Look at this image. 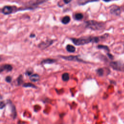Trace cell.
<instances>
[{
  "label": "cell",
  "instance_id": "cell-1",
  "mask_svg": "<svg viewBox=\"0 0 124 124\" xmlns=\"http://www.w3.org/2000/svg\"><path fill=\"white\" fill-rule=\"evenodd\" d=\"M71 40L72 41L73 43L77 46L84 45L86 44L90 43L91 42L97 43L99 41V37H83L79 38H71Z\"/></svg>",
  "mask_w": 124,
  "mask_h": 124
},
{
  "label": "cell",
  "instance_id": "cell-2",
  "mask_svg": "<svg viewBox=\"0 0 124 124\" xmlns=\"http://www.w3.org/2000/svg\"><path fill=\"white\" fill-rule=\"evenodd\" d=\"M86 27L93 31H100L105 28V24L95 20H89L85 22Z\"/></svg>",
  "mask_w": 124,
  "mask_h": 124
},
{
  "label": "cell",
  "instance_id": "cell-3",
  "mask_svg": "<svg viewBox=\"0 0 124 124\" xmlns=\"http://www.w3.org/2000/svg\"><path fill=\"white\" fill-rule=\"evenodd\" d=\"M110 66L113 69L118 71H123L124 69V64L119 62H110Z\"/></svg>",
  "mask_w": 124,
  "mask_h": 124
},
{
  "label": "cell",
  "instance_id": "cell-4",
  "mask_svg": "<svg viewBox=\"0 0 124 124\" xmlns=\"http://www.w3.org/2000/svg\"><path fill=\"white\" fill-rule=\"evenodd\" d=\"M17 8L15 6L6 5L3 7L1 12L4 15H9L12 13L13 12H16Z\"/></svg>",
  "mask_w": 124,
  "mask_h": 124
},
{
  "label": "cell",
  "instance_id": "cell-5",
  "mask_svg": "<svg viewBox=\"0 0 124 124\" xmlns=\"http://www.w3.org/2000/svg\"><path fill=\"white\" fill-rule=\"evenodd\" d=\"M61 57L64 60L71 61H75L78 62H83L82 60L80 59L77 56H61Z\"/></svg>",
  "mask_w": 124,
  "mask_h": 124
},
{
  "label": "cell",
  "instance_id": "cell-6",
  "mask_svg": "<svg viewBox=\"0 0 124 124\" xmlns=\"http://www.w3.org/2000/svg\"><path fill=\"white\" fill-rule=\"evenodd\" d=\"M110 12L112 15L116 16H119L121 14V9L119 6L117 5H112L110 7Z\"/></svg>",
  "mask_w": 124,
  "mask_h": 124
},
{
  "label": "cell",
  "instance_id": "cell-7",
  "mask_svg": "<svg viewBox=\"0 0 124 124\" xmlns=\"http://www.w3.org/2000/svg\"><path fill=\"white\" fill-rule=\"evenodd\" d=\"M53 42V40H47L45 42H42L38 45V47L42 49H44L50 46Z\"/></svg>",
  "mask_w": 124,
  "mask_h": 124
},
{
  "label": "cell",
  "instance_id": "cell-8",
  "mask_svg": "<svg viewBox=\"0 0 124 124\" xmlns=\"http://www.w3.org/2000/svg\"><path fill=\"white\" fill-rule=\"evenodd\" d=\"M12 69H13L12 66L10 64H6L4 65H2L0 66V73L2 72L4 70L7 71V72L11 71L12 70Z\"/></svg>",
  "mask_w": 124,
  "mask_h": 124
},
{
  "label": "cell",
  "instance_id": "cell-9",
  "mask_svg": "<svg viewBox=\"0 0 124 124\" xmlns=\"http://www.w3.org/2000/svg\"><path fill=\"white\" fill-rule=\"evenodd\" d=\"M39 78H40V77L37 74L31 75L30 77V80L33 82H36V81H38L39 80Z\"/></svg>",
  "mask_w": 124,
  "mask_h": 124
},
{
  "label": "cell",
  "instance_id": "cell-10",
  "mask_svg": "<svg viewBox=\"0 0 124 124\" xmlns=\"http://www.w3.org/2000/svg\"><path fill=\"white\" fill-rule=\"evenodd\" d=\"M99 0H78V2L80 5H84L87 3L93 1H96Z\"/></svg>",
  "mask_w": 124,
  "mask_h": 124
},
{
  "label": "cell",
  "instance_id": "cell-11",
  "mask_svg": "<svg viewBox=\"0 0 124 124\" xmlns=\"http://www.w3.org/2000/svg\"><path fill=\"white\" fill-rule=\"evenodd\" d=\"M56 60L54 59H45L44 60H43L41 62L43 64H46V63H48V64H50V63H53L55 62H56Z\"/></svg>",
  "mask_w": 124,
  "mask_h": 124
},
{
  "label": "cell",
  "instance_id": "cell-12",
  "mask_svg": "<svg viewBox=\"0 0 124 124\" xmlns=\"http://www.w3.org/2000/svg\"><path fill=\"white\" fill-rule=\"evenodd\" d=\"M11 104V110H12V116L13 117V119H15L16 117V109L14 105L12 104L11 102H10Z\"/></svg>",
  "mask_w": 124,
  "mask_h": 124
},
{
  "label": "cell",
  "instance_id": "cell-13",
  "mask_svg": "<svg viewBox=\"0 0 124 124\" xmlns=\"http://www.w3.org/2000/svg\"><path fill=\"white\" fill-rule=\"evenodd\" d=\"M66 49L67 51L69 52H74L76 50V48L72 45H68L66 46Z\"/></svg>",
  "mask_w": 124,
  "mask_h": 124
},
{
  "label": "cell",
  "instance_id": "cell-14",
  "mask_svg": "<svg viewBox=\"0 0 124 124\" xmlns=\"http://www.w3.org/2000/svg\"><path fill=\"white\" fill-rule=\"evenodd\" d=\"M70 17L68 16H66L64 17H63L62 20V23L64 24H68L70 22Z\"/></svg>",
  "mask_w": 124,
  "mask_h": 124
},
{
  "label": "cell",
  "instance_id": "cell-15",
  "mask_svg": "<svg viewBox=\"0 0 124 124\" xmlns=\"http://www.w3.org/2000/svg\"><path fill=\"white\" fill-rule=\"evenodd\" d=\"M83 15L81 13H77L74 16V18L76 20H81L83 18Z\"/></svg>",
  "mask_w": 124,
  "mask_h": 124
},
{
  "label": "cell",
  "instance_id": "cell-16",
  "mask_svg": "<svg viewBox=\"0 0 124 124\" xmlns=\"http://www.w3.org/2000/svg\"><path fill=\"white\" fill-rule=\"evenodd\" d=\"M62 79L64 81H68L69 79V74H68L67 73H64V74H63L62 75Z\"/></svg>",
  "mask_w": 124,
  "mask_h": 124
},
{
  "label": "cell",
  "instance_id": "cell-17",
  "mask_svg": "<svg viewBox=\"0 0 124 124\" xmlns=\"http://www.w3.org/2000/svg\"><path fill=\"white\" fill-rule=\"evenodd\" d=\"M23 86L24 87H31V88H36V86H35L34 84H32V83H24Z\"/></svg>",
  "mask_w": 124,
  "mask_h": 124
},
{
  "label": "cell",
  "instance_id": "cell-18",
  "mask_svg": "<svg viewBox=\"0 0 124 124\" xmlns=\"http://www.w3.org/2000/svg\"><path fill=\"white\" fill-rule=\"evenodd\" d=\"M96 73L99 76H102L104 75V71L102 68H99L96 70Z\"/></svg>",
  "mask_w": 124,
  "mask_h": 124
},
{
  "label": "cell",
  "instance_id": "cell-19",
  "mask_svg": "<svg viewBox=\"0 0 124 124\" xmlns=\"http://www.w3.org/2000/svg\"><path fill=\"white\" fill-rule=\"evenodd\" d=\"M97 48H99V49H103L104 50H106L108 51H109V48L108 47V46H104V45H98L97 46Z\"/></svg>",
  "mask_w": 124,
  "mask_h": 124
},
{
  "label": "cell",
  "instance_id": "cell-20",
  "mask_svg": "<svg viewBox=\"0 0 124 124\" xmlns=\"http://www.w3.org/2000/svg\"><path fill=\"white\" fill-rule=\"evenodd\" d=\"M17 82L18 85H20L23 83V77L22 75H20L18 77V78L17 79Z\"/></svg>",
  "mask_w": 124,
  "mask_h": 124
},
{
  "label": "cell",
  "instance_id": "cell-21",
  "mask_svg": "<svg viewBox=\"0 0 124 124\" xmlns=\"http://www.w3.org/2000/svg\"><path fill=\"white\" fill-rule=\"evenodd\" d=\"M5 106V104L4 102L3 101L0 102V109H2L3 108H4Z\"/></svg>",
  "mask_w": 124,
  "mask_h": 124
},
{
  "label": "cell",
  "instance_id": "cell-22",
  "mask_svg": "<svg viewBox=\"0 0 124 124\" xmlns=\"http://www.w3.org/2000/svg\"><path fill=\"white\" fill-rule=\"evenodd\" d=\"M5 80L7 82H11V81L12 80V78L10 76H7L5 78Z\"/></svg>",
  "mask_w": 124,
  "mask_h": 124
},
{
  "label": "cell",
  "instance_id": "cell-23",
  "mask_svg": "<svg viewBox=\"0 0 124 124\" xmlns=\"http://www.w3.org/2000/svg\"><path fill=\"white\" fill-rule=\"evenodd\" d=\"M32 72H31V71H27L26 72V74L27 75L30 76L32 74Z\"/></svg>",
  "mask_w": 124,
  "mask_h": 124
},
{
  "label": "cell",
  "instance_id": "cell-24",
  "mask_svg": "<svg viewBox=\"0 0 124 124\" xmlns=\"http://www.w3.org/2000/svg\"><path fill=\"white\" fill-rule=\"evenodd\" d=\"M72 0H63V1L65 3H69V2H70Z\"/></svg>",
  "mask_w": 124,
  "mask_h": 124
},
{
  "label": "cell",
  "instance_id": "cell-25",
  "mask_svg": "<svg viewBox=\"0 0 124 124\" xmlns=\"http://www.w3.org/2000/svg\"><path fill=\"white\" fill-rule=\"evenodd\" d=\"M108 56L109 57V58L110 59H112L113 58V56H112V55H111V54H109V53H108Z\"/></svg>",
  "mask_w": 124,
  "mask_h": 124
},
{
  "label": "cell",
  "instance_id": "cell-26",
  "mask_svg": "<svg viewBox=\"0 0 124 124\" xmlns=\"http://www.w3.org/2000/svg\"><path fill=\"white\" fill-rule=\"evenodd\" d=\"M34 36H35V35L33 34H31V35H30V37H34Z\"/></svg>",
  "mask_w": 124,
  "mask_h": 124
},
{
  "label": "cell",
  "instance_id": "cell-27",
  "mask_svg": "<svg viewBox=\"0 0 124 124\" xmlns=\"http://www.w3.org/2000/svg\"><path fill=\"white\" fill-rule=\"evenodd\" d=\"M104 0L105 1H109L110 0Z\"/></svg>",
  "mask_w": 124,
  "mask_h": 124
},
{
  "label": "cell",
  "instance_id": "cell-28",
  "mask_svg": "<svg viewBox=\"0 0 124 124\" xmlns=\"http://www.w3.org/2000/svg\"><path fill=\"white\" fill-rule=\"evenodd\" d=\"M1 61V58L0 57V61Z\"/></svg>",
  "mask_w": 124,
  "mask_h": 124
},
{
  "label": "cell",
  "instance_id": "cell-29",
  "mask_svg": "<svg viewBox=\"0 0 124 124\" xmlns=\"http://www.w3.org/2000/svg\"><path fill=\"white\" fill-rule=\"evenodd\" d=\"M1 97V96H0V98Z\"/></svg>",
  "mask_w": 124,
  "mask_h": 124
}]
</instances>
